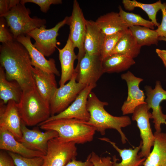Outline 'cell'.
I'll list each match as a JSON object with an SVG mask.
<instances>
[{
    "instance_id": "1",
    "label": "cell",
    "mask_w": 166,
    "mask_h": 166,
    "mask_svg": "<svg viewBox=\"0 0 166 166\" xmlns=\"http://www.w3.org/2000/svg\"><path fill=\"white\" fill-rule=\"evenodd\" d=\"M0 65L4 69L9 81H15L22 91L36 88L32 66L26 48L16 40L2 43L0 48Z\"/></svg>"
},
{
    "instance_id": "33",
    "label": "cell",
    "mask_w": 166,
    "mask_h": 166,
    "mask_svg": "<svg viewBox=\"0 0 166 166\" xmlns=\"http://www.w3.org/2000/svg\"><path fill=\"white\" fill-rule=\"evenodd\" d=\"M27 2H31L38 5L41 10L44 13H46L52 4L56 5L62 3L61 0H21L20 3L25 4Z\"/></svg>"
},
{
    "instance_id": "30",
    "label": "cell",
    "mask_w": 166,
    "mask_h": 166,
    "mask_svg": "<svg viewBox=\"0 0 166 166\" xmlns=\"http://www.w3.org/2000/svg\"><path fill=\"white\" fill-rule=\"evenodd\" d=\"M120 16L128 28L133 26H140L153 30L155 26L151 21L146 20L139 14L129 13L124 11L121 6H119Z\"/></svg>"
},
{
    "instance_id": "38",
    "label": "cell",
    "mask_w": 166,
    "mask_h": 166,
    "mask_svg": "<svg viewBox=\"0 0 166 166\" xmlns=\"http://www.w3.org/2000/svg\"><path fill=\"white\" fill-rule=\"evenodd\" d=\"M0 166H16L12 157L2 151L0 152Z\"/></svg>"
},
{
    "instance_id": "21",
    "label": "cell",
    "mask_w": 166,
    "mask_h": 166,
    "mask_svg": "<svg viewBox=\"0 0 166 166\" xmlns=\"http://www.w3.org/2000/svg\"><path fill=\"white\" fill-rule=\"evenodd\" d=\"M100 140L110 143L118 152L121 158L122 161L117 163L118 159L115 155L113 157V166H142L143 165L146 158H141L139 155V151L142 146V142L140 141L139 145L134 149L119 148L116 143L107 138H99Z\"/></svg>"
},
{
    "instance_id": "25",
    "label": "cell",
    "mask_w": 166,
    "mask_h": 166,
    "mask_svg": "<svg viewBox=\"0 0 166 166\" xmlns=\"http://www.w3.org/2000/svg\"><path fill=\"white\" fill-rule=\"evenodd\" d=\"M22 90L15 81H8L6 77L4 68L0 66V98L5 104L10 100L18 104L20 101Z\"/></svg>"
},
{
    "instance_id": "20",
    "label": "cell",
    "mask_w": 166,
    "mask_h": 166,
    "mask_svg": "<svg viewBox=\"0 0 166 166\" xmlns=\"http://www.w3.org/2000/svg\"><path fill=\"white\" fill-rule=\"evenodd\" d=\"M105 35L95 21L87 20L84 43L85 53L91 55H100Z\"/></svg>"
},
{
    "instance_id": "2",
    "label": "cell",
    "mask_w": 166,
    "mask_h": 166,
    "mask_svg": "<svg viewBox=\"0 0 166 166\" xmlns=\"http://www.w3.org/2000/svg\"><path fill=\"white\" fill-rule=\"evenodd\" d=\"M108 105L107 102L100 100L91 91L88 95L87 103V108L90 117L85 123L94 128L101 135L105 134L107 129H116L121 136L122 143L124 144L127 139L122 128L131 124V119L126 115L117 117L110 114L104 108L105 106Z\"/></svg>"
},
{
    "instance_id": "6",
    "label": "cell",
    "mask_w": 166,
    "mask_h": 166,
    "mask_svg": "<svg viewBox=\"0 0 166 166\" xmlns=\"http://www.w3.org/2000/svg\"><path fill=\"white\" fill-rule=\"evenodd\" d=\"M76 144L59 136L50 140L41 166H65L76 159L77 155Z\"/></svg>"
},
{
    "instance_id": "7",
    "label": "cell",
    "mask_w": 166,
    "mask_h": 166,
    "mask_svg": "<svg viewBox=\"0 0 166 166\" xmlns=\"http://www.w3.org/2000/svg\"><path fill=\"white\" fill-rule=\"evenodd\" d=\"M77 77L75 71L67 83L57 88L53 92L49 101L51 116L58 114L66 109L86 86L77 82Z\"/></svg>"
},
{
    "instance_id": "14",
    "label": "cell",
    "mask_w": 166,
    "mask_h": 166,
    "mask_svg": "<svg viewBox=\"0 0 166 166\" xmlns=\"http://www.w3.org/2000/svg\"><path fill=\"white\" fill-rule=\"evenodd\" d=\"M122 80H124L128 88V96L121 107L123 115L132 114L136 108L144 104L145 96L143 90L140 89L139 85L143 81L140 77H136L130 71L121 75Z\"/></svg>"
},
{
    "instance_id": "10",
    "label": "cell",
    "mask_w": 166,
    "mask_h": 166,
    "mask_svg": "<svg viewBox=\"0 0 166 166\" xmlns=\"http://www.w3.org/2000/svg\"><path fill=\"white\" fill-rule=\"evenodd\" d=\"M86 20L77 1L73 2L71 15L68 25L70 33L69 36L74 47L78 49L77 64L85 53L84 43L86 30Z\"/></svg>"
},
{
    "instance_id": "11",
    "label": "cell",
    "mask_w": 166,
    "mask_h": 166,
    "mask_svg": "<svg viewBox=\"0 0 166 166\" xmlns=\"http://www.w3.org/2000/svg\"><path fill=\"white\" fill-rule=\"evenodd\" d=\"M75 70L77 82L85 86L96 84L104 73L100 55H91L85 53Z\"/></svg>"
},
{
    "instance_id": "19",
    "label": "cell",
    "mask_w": 166,
    "mask_h": 166,
    "mask_svg": "<svg viewBox=\"0 0 166 166\" xmlns=\"http://www.w3.org/2000/svg\"><path fill=\"white\" fill-rule=\"evenodd\" d=\"M0 149L28 158L43 157V153L29 149L18 141L6 128L0 126Z\"/></svg>"
},
{
    "instance_id": "17",
    "label": "cell",
    "mask_w": 166,
    "mask_h": 166,
    "mask_svg": "<svg viewBox=\"0 0 166 166\" xmlns=\"http://www.w3.org/2000/svg\"><path fill=\"white\" fill-rule=\"evenodd\" d=\"M15 40L21 44L27 50L33 66L48 73H53L57 76L60 75L55 60L52 58L46 59L32 43L30 36L22 35L18 37Z\"/></svg>"
},
{
    "instance_id": "9",
    "label": "cell",
    "mask_w": 166,
    "mask_h": 166,
    "mask_svg": "<svg viewBox=\"0 0 166 166\" xmlns=\"http://www.w3.org/2000/svg\"><path fill=\"white\" fill-rule=\"evenodd\" d=\"M132 114V119L137 123L142 143L139 155L141 158H146L151 152L155 139L149 122L152 113L149 112L146 104H144L136 107Z\"/></svg>"
},
{
    "instance_id": "12",
    "label": "cell",
    "mask_w": 166,
    "mask_h": 166,
    "mask_svg": "<svg viewBox=\"0 0 166 166\" xmlns=\"http://www.w3.org/2000/svg\"><path fill=\"white\" fill-rule=\"evenodd\" d=\"M146 98L145 102L148 109H152L151 119H153V122L156 132H161V125L165 124L166 125V114L163 113L161 102L166 100V91L162 88L160 81H157L154 89L149 85L144 87Z\"/></svg>"
},
{
    "instance_id": "15",
    "label": "cell",
    "mask_w": 166,
    "mask_h": 166,
    "mask_svg": "<svg viewBox=\"0 0 166 166\" xmlns=\"http://www.w3.org/2000/svg\"><path fill=\"white\" fill-rule=\"evenodd\" d=\"M26 126L22 121V137L18 141L27 148L41 152L45 155L48 142L50 140L58 137V133L52 130H46L43 132L36 128L30 129Z\"/></svg>"
},
{
    "instance_id": "35",
    "label": "cell",
    "mask_w": 166,
    "mask_h": 166,
    "mask_svg": "<svg viewBox=\"0 0 166 166\" xmlns=\"http://www.w3.org/2000/svg\"><path fill=\"white\" fill-rule=\"evenodd\" d=\"M5 18L1 17L0 20V42L2 43L15 40L13 35L7 28Z\"/></svg>"
},
{
    "instance_id": "22",
    "label": "cell",
    "mask_w": 166,
    "mask_h": 166,
    "mask_svg": "<svg viewBox=\"0 0 166 166\" xmlns=\"http://www.w3.org/2000/svg\"><path fill=\"white\" fill-rule=\"evenodd\" d=\"M32 74L36 89L43 99L49 104L51 97L57 88L55 75L33 67Z\"/></svg>"
},
{
    "instance_id": "3",
    "label": "cell",
    "mask_w": 166,
    "mask_h": 166,
    "mask_svg": "<svg viewBox=\"0 0 166 166\" xmlns=\"http://www.w3.org/2000/svg\"><path fill=\"white\" fill-rule=\"evenodd\" d=\"M40 128L57 132L58 136L76 144H84L92 141L96 130L85 121L76 119L54 120L39 124Z\"/></svg>"
},
{
    "instance_id": "32",
    "label": "cell",
    "mask_w": 166,
    "mask_h": 166,
    "mask_svg": "<svg viewBox=\"0 0 166 166\" xmlns=\"http://www.w3.org/2000/svg\"><path fill=\"white\" fill-rule=\"evenodd\" d=\"M8 154L12 158L16 166H41L43 157L28 158L10 152Z\"/></svg>"
},
{
    "instance_id": "34",
    "label": "cell",
    "mask_w": 166,
    "mask_h": 166,
    "mask_svg": "<svg viewBox=\"0 0 166 166\" xmlns=\"http://www.w3.org/2000/svg\"><path fill=\"white\" fill-rule=\"evenodd\" d=\"M89 156L93 166H113V162L110 156L100 157L94 152Z\"/></svg>"
},
{
    "instance_id": "24",
    "label": "cell",
    "mask_w": 166,
    "mask_h": 166,
    "mask_svg": "<svg viewBox=\"0 0 166 166\" xmlns=\"http://www.w3.org/2000/svg\"><path fill=\"white\" fill-rule=\"evenodd\" d=\"M95 22L105 35L112 34L129 28L119 13L114 12L100 16Z\"/></svg>"
},
{
    "instance_id": "26",
    "label": "cell",
    "mask_w": 166,
    "mask_h": 166,
    "mask_svg": "<svg viewBox=\"0 0 166 166\" xmlns=\"http://www.w3.org/2000/svg\"><path fill=\"white\" fill-rule=\"evenodd\" d=\"M141 47L129 29L124 31L111 53L123 55L133 59L140 54Z\"/></svg>"
},
{
    "instance_id": "31",
    "label": "cell",
    "mask_w": 166,
    "mask_h": 166,
    "mask_svg": "<svg viewBox=\"0 0 166 166\" xmlns=\"http://www.w3.org/2000/svg\"><path fill=\"white\" fill-rule=\"evenodd\" d=\"M124 31L105 35L100 53V56L102 61L111 55L112 51Z\"/></svg>"
},
{
    "instance_id": "5",
    "label": "cell",
    "mask_w": 166,
    "mask_h": 166,
    "mask_svg": "<svg viewBox=\"0 0 166 166\" xmlns=\"http://www.w3.org/2000/svg\"><path fill=\"white\" fill-rule=\"evenodd\" d=\"M30 10L19 3L1 17L4 18L15 40L18 36L26 35L34 29L45 25V19L30 17Z\"/></svg>"
},
{
    "instance_id": "28",
    "label": "cell",
    "mask_w": 166,
    "mask_h": 166,
    "mask_svg": "<svg viewBox=\"0 0 166 166\" xmlns=\"http://www.w3.org/2000/svg\"><path fill=\"white\" fill-rule=\"evenodd\" d=\"M122 2L124 8L128 11H132L136 7L142 9L147 14L155 26L158 27L160 25L156 18L157 13L163 9H166V3H162L160 0L151 4L143 3L135 0H123Z\"/></svg>"
},
{
    "instance_id": "36",
    "label": "cell",
    "mask_w": 166,
    "mask_h": 166,
    "mask_svg": "<svg viewBox=\"0 0 166 166\" xmlns=\"http://www.w3.org/2000/svg\"><path fill=\"white\" fill-rule=\"evenodd\" d=\"M18 0H0V16L6 13L20 2Z\"/></svg>"
},
{
    "instance_id": "18",
    "label": "cell",
    "mask_w": 166,
    "mask_h": 166,
    "mask_svg": "<svg viewBox=\"0 0 166 166\" xmlns=\"http://www.w3.org/2000/svg\"><path fill=\"white\" fill-rule=\"evenodd\" d=\"M75 48L69 36L64 47L61 49L56 47L59 51L61 68V78L59 82L60 87L69 81L75 72L74 64L75 61L77 59V55L74 52Z\"/></svg>"
},
{
    "instance_id": "27",
    "label": "cell",
    "mask_w": 166,
    "mask_h": 166,
    "mask_svg": "<svg viewBox=\"0 0 166 166\" xmlns=\"http://www.w3.org/2000/svg\"><path fill=\"white\" fill-rule=\"evenodd\" d=\"M136 63L133 59L119 54H114L102 61L104 73H119L128 69Z\"/></svg>"
},
{
    "instance_id": "41",
    "label": "cell",
    "mask_w": 166,
    "mask_h": 166,
    "mask_svg": "<svg viewBox=\"0 0 166 166\" xmlns=\"http://www.w3.org/2000/svg\"><path fill=\"white\" fill-rule=\"evenodd\" d=\"M159 41H163L166 42V37H158Z\"/></svg>"
},
{
    "instance_id": "37",
    "label": "cell",
    "mask_w": 166,
    "mask_h": 166,
    "mask_svg": "<svg viewBox=\"0 0 166 166\" xmlns=\"http://www.w3.org/2000/svg\"><path fill=\"white\" fill-rule=\"evenodd\" d=\"M161 11L162 13L161 22L155 30L159 37H166V9H164Z\"/></svg>"
},
{
    "instance_id": "23",
    "label": "cell",
    "mask_w": 166,
    "mask_h": 166,
    "mask_svg": "<svg viewBox=\"0 0 166 166\" xmlns=\"http://www.w3.org/2000/svg\"><path fill=\"white\" fill-rule=\"evenodd\" d=\"M152 151L144 162L143 166H166V133L156 132Z\"/></svg>"
},
{
    "instance_id": "16",
    "label": "cell",
    "mask_w": 166,
    "mask_h": 166,
    "mask_svg": "<svg viewBox=\"0 0 166 166\" xmlns=\"http://www.w3.org/2000/svg\"><path fill=\"white\" fill-rule=\"evenodd\" d=\"M22 122L17 103L14 101L10 100L5 104L0 100V126L6 128L18 140L22 137Z\"/></svg>"
},
{
    "instance_id": "8",
    "label": "cell",
    "mask_w": 166,
    "mask_h": 166,
    "mask_svg": "<svg viewBox=\"0 0 166 166\" xmlns=\"http://www.w3.org/2000/svg\"><path fill=\"white\" fill-rule=\"evenodd\" d=\"M69 19V17L66 16L51 28L47 29L46 26L43 25L26 35L34 40V45L39 51L45 56L49 57L54 53L57 47V38L59 30L65 25H68Z\"/></svg>"
},
{
    "instance_id": "40",
    "label": "cell",
    "mask_w": 166,
    "mask_h": 166,
    "mask_svg": "<svg viewBox=\"0 0 166 166\" xmlns=\"http://www.w3.org/2000/svg\"><path fill=\"white\" fill-rule=\"evenodd\" d=\"M156 52L158 57L162 61L166 68V50L157 49Z\"/></svg>"
},
{
    "instance_id": "4",
    "label": "cell",
    "mask_w": 166,
    "mask_h": 166,
    "mask_svg": "<svg viewBox=\"0 0 166 166\" xmlns=\"http://www.w3.org/2000/svg\"><path fill=\"white\" fill-rule=\"evenodd\" d=\"M17 106L22 120L26 126L38 125L51 116L49 104L41 96L36 88L22 91Z\"/></svg>"
},
{
    "instance_id": "13",
    "label": "cell",
    "mask_w": 166,
    "mask_h": 166,
    "mask_svg": "<svg viewBox=\"0 0 166 166\" xmlns=\"http://www.w3.org/2000/svg\"><path fill=\"white\" fill-rule=\"evenodd\" d=\"M96 86V84L86 86L66 109L58 114L51 116L46 121L41 123L63 119H76L88 121L90 115L87 108L88 97L89 93Z\"/></svg>"
},
{
    "instance_id": "29",
    "label": "cell",
    "mask_w": 166,
    "mask_h": 166,
    "mask_svg": "<svg viewBox=\"0 0 166 166\" xmlns=\"http://www.w3.org/2000/svg\"><path fill=\"white\" fill-rule=\"evenodd\" d=\"M128 29L138 44L141 47L157 45L159 36L155 30L140 26H133Z\"/></svg>"
},
{
    "instance_id": "39",
    "label": "cell",
    "mask_w": 166,
    "mask_h": 166,
    "mask_svg": "<svg viewBox=\"0 0 166 166\" xmlns=\"http://www.w3.org/2000/svg\"><path fill=\"white\" fill-rule=\"evenodd\" d=\"M65 166H93V165L90 160L88 155L84 161L77 160L74 159L69 162Z\"/></svg>"
}]
</instances>
